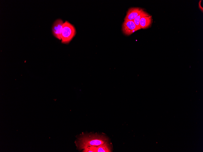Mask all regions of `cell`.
Returning <instances> with one entry per match:
<instances>
[{
	"label": "cell",
	"mask_w": 203,
	"mask_h": 152,
	"mask_svg": "<svg viewBox=\"0 0 203 152\" xmlns=\"http://www.w3.org/2000/svg\"><path fill=\"white\" fill-rule=\"evenodd\" d=\"M64 22L60 19L56 20L52 27V32L53 35L57 39L61 40V33L62 25Z\"/></svg>",
	"instance_id": "obj_4"
},
{
	"label": "cell",
	"mask_w": 203,
	"mask_h": 152,
	"mask_svg": "<svg viewBox=\"0 0 203 152\" xmlns=\"http://www.w3.org/2000/svg\"><path fill=\"white\" fill-rule=\"evenodd\" d=\"M140 29L136 25L133 20H124L122 25V31L126 35H130Z\"/></svg>",
	"instance_id": "obj_3"
},
{
	"label": "cell",
	"mask_w": 203,
	"mask_h": 152,
	"mask_svg": "<svg viewBox=\"0 0 203 152\" xmlns=\"http://www.w3.org/2000/svg\"><path fill=\"white\" fill-rule=\"evenodd\" d=\"M83 152H95V147H86L83 150Z\"/></svg>",
	"instance_id": "obj_9"
},
{
	"label": "cell",
	"mask_w": 203,
	"mask_h": 152,
	"mask_svg": "<svg viewBox=\"0 0 203 152\" xmlns=\"http://www.w3.org/2000/svg\"><path fill=\"white\" fill-rule=\"evenodd\" d=\"M143 11V9L138 7L129 8L127 12L124 20H133Z\"/></svg>",
	"instance_id": "obj_5"
},
{
	"label": "cell",
	"mask_w": 203,
	"mask_h": 152,
	"mask_svg": "<svg viewBox=\"0 0 203 152\" xmlns=\"http://www.w3.org/2000/svg\"><path fill=\"white\" fill-rule=\"evenodd\" d=\"M152 22V16L146 13L141 18L139 21V26L141 29H146L150 26Z\"/></svg>",
	"instance_id": "obj_6"
},
{
	"label": "cell",
	"mask_w": 203,
	"mask_h": 152,
	"mask_svg": "<svg viewBox=\"0 0 203 152\" xmlns=\"http://www.w3.org/2000/svg\"><path fill=\"white\" fill-rule=\"evenodd\" d=\"M108 142V138L103 134L82 133L75 142L77 149L81 150L90 147H97Z\"/></svg>",
	"instance_id": "obj_1"
},
{
	"label": "cell",
	"mask_w": 203,
	"mask_h": 152,
	"mask_svg": "<svg viewBox=\"0 0 203 152\" xmlns=\"http://www.w3.org/2000/svg\"><path fill=\"white\" fill-rule=\"evenodd\" d=\"M76 32L74 26L68 21H66L62 25L60 37L62 43L64 44L69 43L75 35Z\"/></svg>",
	"instance_id": "obj_2"
},
{
	"label": "cell",
	"mask_w": 203,
	"mask_h": 152,
	"mask_svg": "<svg viewBox=\"0 0 203 152\" xmlns=\"http://www.w3.org/2000/svg\"><path fill=\"white\" fill-rule=\"evenodd\" d=\"M95 152H111L112 147L108 142H106L98 146L95 147Z\"/></svg>",
	"instance_id": "obj_7"
},
{
	"label": "cell",
	"mask_w": 203,
	"mask_h": 152,
	"mask_svg": "<svg viewBox=\"0 0 203 152\" xmlns=\"http://www.w3.org/2000/svg\"><path fill=\"white\" fill-rule=\"evenodd\" d=\"M146 13L143 10L133 20V21L136 25L140 29H141V28L139 26L140 20L141 18L145 15Z\"/></svg>",
	"instance_id": "obj_8"
}]
</instances>
